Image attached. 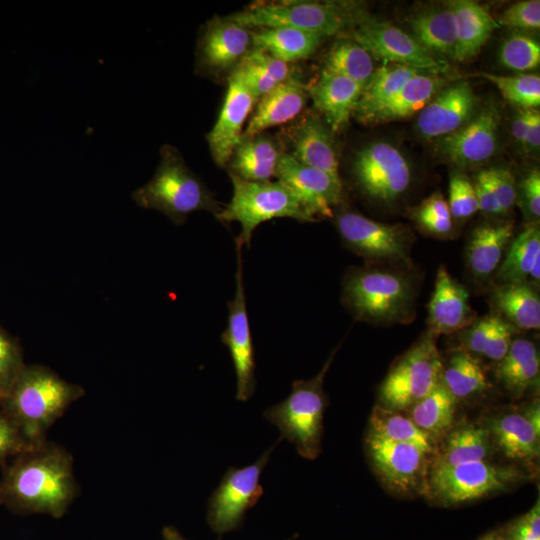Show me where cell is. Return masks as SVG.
I'll return each mask as SVG.
<instances>
[{
	"mask_svg": "<svg viewBox=\"0 0 540 540\" xmlns=\"http://www.w3.org/2000/svg\"><path fill=\"white\" fill-rule=\"evenodd\" d=\"M324 63V70L349 78L362 88L375 70L370 53L355 41L349 40L336 42Z\"/></svg>",
	"mask_w": 540,
	"mask_h": 540,
	"instance_id": "b9f144b4",
	"label": "cell"
},
{
	"mask_svg": "<svg viewBox=\"0 0 540 540\" xmlns=\"http://www.w3.org/2000/svg\"><path fill=\"white\" fill-rule=\"evenodd\" d=\"M368 435L386 441L413 444L431 456L437 450V443L421 431L408 415L383 405H377L373 409Z\"/></svg>",
	"mask_w": 540,
	"mask_h": 540,
	"instance_id": "f35d334b",
	"label": "cell"
},
{
	"mask_svg": "<svg viewBox=\"0 0 540 540\" xmlns=\"http://www.w3.org/2000/svg\"><path fill=\"white\" fill-rule=\"evenodd\" d=\"M515 328L497 313L488 314L463 330L464 350L500 361L508 351Z\"/></svg>",
	"mask_w": 540,
	"mask_h": 540,
	"instance_id": "d590c367",
	"label": "cell"
},
{
	"mask_svg": "<svg viewBox=\"0 0 540 540\" xmlns=\"http://www.w3.org/2000/svg\"><path fill=\"white\" fill-rule=\"evenodd\" d=\"M9 460L3 464L0 505L17 514L63 517L79 490L71 454L44 440Z\"/></svg>",
	"mask_w": 540,
	"mask_h": 540,
	"instance_id": "6da1fadb",
	"label": "cell"
},
{
	"mask_svg": "<svg viewBox=\"0 0 540 540\" xmlns=\"http://www.w3.org/2000/svg\"><path fill=\"white\" fill-rule=\"evenodd\" d=\"M282 153L268 136L242 137L228 162L230 173L248 181H270Z\"/></svg>",
	"mask_w": 540,
	"mask_h": 540,
	"instance_id": "f546056e",
	"label": "cell"
},
{
	"mask_svg": "<svg viewBox=\"0 0 540 540\" xmlns=\"http://www.w3.org/2000/svg\"><path fill=\"white\" fill-rule=\"evenodd\" d=\"M308 98L307 88L295 78L277 85L259 98L242 137L261 134L264 130L285 124L301 113Z\"/></svg>",
	"mask_w": 540,
	"mask_h": 540,
	"instance_id": "7402d4cb",
	"label": "cell"
},
{
	"mask_svg": "<svg viewBox=\"0 0 540 540\" xmlns=\"http://www.w3.org/2000/svg\"><path fill=\"white\" fill-rule=\"evenodd\" d=\"M227 90L218 118L207 134L213 160L225 167L243 135V126L257 101L235 67L228 77Z\"/></svg>",
	"mask_w": 540,
	"mask_h": 540,
	"instance_id": "e0dca14e",
	"label": "cell"
},
{
	"mask_svg": "<svg viewBox=\"0 0 540 540\" xmlns=\"http://www.w3.org/2000/svg\"><path fill=\"white\" fill-rule=\"evenodd\" d=\"M331 132L317 118L304 119L295 130L290 155L299 163L341 181L338 153Z\"/></svg>",
	"mask_w": 540,
	"mask_h": 540,
	"instance_id": "cb8c5ba5",
	"label": "cell"
},
{
	"mask_svg": "<svg viewBox=\"0 0 540 540\" xmlns=\"http://www.w3.org/2000/svg\"><path fill=\"white\" fill-rule=\"evenodd\" d=\"M529 112L530 109H521L518 108V111L515 115L512 133L518 144L525 148L528 121H529Z\"/></svg>",
	"mask_w": 540,
	"mask_h": 540,
	"instance_id": "9f6ffc18",
	"label": "cell"
},
{
	"mask_svg": "<svg viewBox=\"0 0 540 540\" xmlns=\"http://www.w3.org/2000/svg\"><path fill=\"white\" fill-rule=\"evenodd\" d=\"M489 173L501 214H506L517 198L514 177L508 169L502 167L489 168Z\"/></svg>",
	"mask_w": 540,
	"mask_h": 540,
	"instance_id": "681fc988",
	"label": "cell"
},
{
	"mask_svg": "<svg viewBox=\"0 0 540 540\" xmlns=\"http://www.w3.org/2000/svg\"><path fill=\"white\" fill-rule=\"evenodd\" d=\"M353 39L372 57L383 62L404 65L434 75L448 69L446 62L436 59L412 36L389 22L362 20L353 31Z\"/></svg>",
	"mask_w": 540,
	"mask_h": 540,
	"instance_id": "4fadbf2b",
	"label": "cell"
},
{
	"mask_svg": "<svg viewBox=\"0 0 540 540\" xmlns=\"http://www.w3.org/2000/svg\"><path fill=\"white\" fill-rule=\"evenodd\" d=\"M275 177L296 196L313 222L332 217L342 202L341 181L299 163L290 154L282 153Z\"/></svg>",
	"mask_w": 540,
	"mask_h": 540,
	"instance_id": "2e32d148",
	"label": "cell"
},
{
	"mask_svg": "<svg viewBox=\"0 0 540 540\" xmlns=\"http://www.w3.org/2000/svg\"><path fill=\"white\" fill-rule=\"evenodd\" d=\"M540 146V113L530 109L525 149L537 150Z\"/></svg>",
	"mask_w": 540,
	"mask_h": 540,
	"instance_id": "11a10c76",
	"label": "cell"
},
{
	"mask_svg": "<svg viewBox=\"0 0 540 540\" xmlns=\"http://www.w3.org/2000/svg\"><path fill=\"white\" fill-rule=\"evenodd\" d=\"M442 369L436 335L428 330L389 371L379 390L381 405L408 410L440 382Z\"/></svg>",
	"mask_w": 540,
	"mask_h": 540,
	"instance_id": "9c48e42d",
	"label": "cell"
},
{
	"mask_svg": "<svg viewBox=\"0 0 540 540\" xmlns=\"http://www.w3.org/2000/svg\"><path fill=\"white\" fill-rule=\"evenodd\" d=\"M366 449L370 462L383 483L399 494L424 492L428 456L420 447L382 440L367 434Z\"/></svg>",
	"mask_w": 540,
	"mask_h": 540,
	"instance_id": "5bb4252c",
	"label": "cell"
},
{
	"mask_svg": "<svg viewBox=\"0 0 540 540\" xmlns=\"http://www.w3.org/2000/svg\"><path fill=\"white\" fill-rule=\"evenodd\" d=\"M499 61L513 71L523 72L535 69L540 64V46L529 36L513 33L500 47Z\"/></svg>",
	"mask_w": 540,
	"mask_h": 540,
	"instance_id": "ee69618b",
	"label": "cell"
},
{
	"mask_svg": "<svg viewBox=\"0 0 540 540\" xmlns=\"http://www.w3.org/2000/svg\"><path fill=\"white\" fill-rule=\"evenodd\" d=\"M540 357L536 345L529 339H513L504 357L498 361L496 375L508 391L523 394L538 383Z\"/></svg>",
	"mask_w": 540,
	"mask_h": 540,
	"instance_id": "d6a6232c",
	"label": "cell"
},
{
	"mask_svg": "<svg viewBox=\"0 0 540 540\" xmlns=\"http://www.w3.org/2000/svg\"><path fill=\"white\" fill-rule=\"evenodd\" d=\"M162 540H188L175 527L165 526L162 530Z\"/></svg>",
	"mask_w": 540,
	"mask_h": 540,
	"instance_id": "91938a15",
	"label": "cell"
},
{
	"mask_svg": "<svg viewBox=\"0 0 540 540\" xmlns=\"http://www.w3.org/2000/svg\"><path fill=\"white\" fill-rule=\"evenodd\" d=\"M473 185L478 202V210L488 215H502L491 182L489 169L479 171Z\"/></svg>",
	"mask_w": 540,
	"mask_h": 540,
	"instance_id": "f5cc1de1",
	"label": "cell"
},
{
	"mask_svg": "<svg viewBox=\"0 0 540 540\" xmlns=\"http://www.w3.org/2000/svg\"><path fill=\"white\" fill-rule=\"evenodd\" d=\"M441 83L442 80L437 75L420 73L361 122H389L420 112L430 102Z\"/></svg>",
	"mask_w": 540,
	"mask_h": 540,
	"instance_id": "4dcf8cb0",
	"label": "cell"
},
{
	"mask_svg": "<svg viewBox=\"0 0 540 540\" xmlns=\"http://www.w3.org/2000/svg\"><path fill=\"white\" fill-rule=\"evenodd\" d=\"M362 87L349 78L323 70L308 95L332 132L341 130L354 113Z\"/></svg>",
	"mask_w": 540,
	"mask_h": 540,
	"instance_id": "603a6c76",
	"label": "cell"
},
{
	"mask_svg": "<svg viewBox=\"0 0 540 540\" xmlns=\"http://www.w3.org/2000/svg\"><path fill=\"white\" fill-rule=\"evenodd\" d=\"M513 236V223H484L471 233L466 247V263L472 275L486 280L496 274Z\"/></svg>",
	"mask_w": 540,
	"mask_h": 540,
	"instance_id": "d4e9b609",
	"label": "cell"
},
{
	"mask_svg": "<svg viewBox=\"0 0 540 540\" xmlns=\"http://www.w3.org/2000/svg\"><path fill=\"white\" fill-rule=\"evenodd\" d=\"M251 32L226 18L208 22L199 45V62L210 70L236 66L250 50Z\"/></svg>",
	"mask_w": 540,
	"mask_h": 540,
	"instance_id": "44dd1931",
	"label": "cell"
},
{
	"mask_svg": "<svg viewBox=\"0 0 540 540\" xmlns=\"http://www.w3.org/2000/svg\"><path fill=\"white\" fill-rule=\"evenodd\" d=\"M322 38L290 27L258 28L251 32L253 48L262 49L288 64L312 55Z\"/></svg>",
	"mask_w": 540,
	"mask_h": 540,
	"instance_id": "836d02e7",
	"label": "cell"
},
{
	"mask_svg": "<svg viewBox=\"0 0 540 540\" xmlns=\"http://www.w3.org/2000/svg\"><path fill=\"white\" fill-rule=\"evenodd\" d=\"M161 160L153 177L132 192L134 202L145 209L157 210L176 225L189 214L206 210L217 215L222 207L202 180L190 170L181 153L171 145L160 149Z\"/></svg>",
	"mask_w": 540,
	"mask_h": 540,
	"instance_id": "277c9868",
	"label": "cell"
},
{
	"mask_svg": "<svg viewBox=\"0 0 540 540\" xmlns=\"http://www.w3.org/2000/svg\"><path fill=\"white\" fill-rule=\"evenodd\" d=\"M521 413L532 425L535 431L540 434V408L538 402L529 404Z\"/></svg>",
	"mask_w": 540,
	"mask_h": 540,
	"instance_id": "6f0895ef",
	"label": "cell"
},
{
	"mask_svg": "<svg viewBox=\"0 0 540 540\" xmlns=\"http://www.w3.org/2000/svg\"><path fill=\"white\" fill-rule=\"evenodd\" d=\"M25 365L19 341L0 325V401Z\"/></svg>",
	"mask_w": 540,
	"mask_h": 540,
	"instance_id": "bcb514c9",
	"label": "cell"
},
{
	"mask_svg": "<svg viewBox=\"0 0 540 540\" xmlns=\"http://www.w3.org/2000/svg\"><path fill=\"white\" fill-rule=\"evenodd\" d=\"M492 305L498 315L514 328L536 330L540 327V298L526 282L500 284L492 293Z\"/></svg>",
	"mask_w": 540,
	"mask_h": 540,
	"instance_id": "1f68e13d",
	"label": "cell"
},
{
	"mask_svg": "<svg viewBox=\"0 0 540 540\" xmlns=\"http://www.w3.org/2000/svg\"><path fill=\"white\" fill-rule=\"evenodd\" d=\"M344 244L374 265L400 266L411 261L412 235L399 224H386L355 212H343L336 218Z\"/></svg>",
	"mask_w": 540,
	"mask_h": 540,
	"instance_id": "30bf717a",
	"label": "cell"
},
{
	"mask_svg": "<svg viewBox=\"0 0 540 540\" xmlns=\"http://www.w3.org/2000/svg\"><path fill=\"white\" fill-rule=\"evenodd\" d=\"M233 185L230 202L215 216L221 222H238L240 244L250 245L257 226L274 218L288 217L313 222L296 196L281 182L248 181L229 172Z\"/></svg>",
	"mask_w": 540,
	"mask_h": 540,
	"instance_id": "52a82bcc",
	"label": "cell"
},
{
	"mask_svg": "<svg viewBox=\"0 0 540 540\" xmlns=\"http://www.w3.org/2000/svg\"><path fill=\"white\" fill-rule=\"evenodd\" d=\"M521 194L527 213L534 219L540 216V172L532 170L521 183Z\"/></svg>",
	"mask_w": 540,
	"mask_h": 540,
	"instance_id": "db71d44e",
	"label": "cell"
},
{
	"mask_svg": "<svg viewBox=\"0 0 540 540\" xmlns=\"http://www.w3.org/2000/svg\"><path fill=\"white\" fill-rule=\"evenodd\" d=\"M500 115L487 107L455 132L442 137L438 150L450 162L461 167L489 160L497 149Z\"/></svg>",
	"mask_w": 540,
	"mask_h": 540,
	"instance_id": "ac0fdd59",
	"label": "cell"
},
{
	"mask_svg": "<svg viewBox=\"0 0 540 540\" xmlns=\"http://www.w3.org/2000/svg\"><path fill=\"white\" fill-rule=\"evenodd\" d=\"M440 381L456 401L481 394L490 387L480 362L464 349L454 352L443 365Z\"/></svg>",
	"mask_w": 540,
	"mask_h": 540,
	"instance_id": "60d3db41",
	"label": "cell"
},
{
	"mask_svg": "<svg viewBox=\"0 0 540 540\" xmlns=\"http://www.w3.org/2000/svg\"><path fill=\"white\" fill-rule=\"evenodd\" d=\"M420 73L422 72L404 65L383 62L374 70L362 89L354 111L357 119L362 121Z\"/></svg>",
	"mask_w": 540,
	"mask_h": 540,
	"instance_id": "8d00e7d4",
	"label": "cell"
},
{
	"mask_svg": "<svg viewBox=\"0 0 540 540\" xmlns=\"http://www.w3.org/2000/svg\"><path fill=\"white\" fill-rule=\"evenodd\" d=\"M11 420L0 411V464L31 447Z\"/></svg>",
	"mask_w": 540,
	"mask_h": 540,
	"instance_id": "f907efd6",
	"label": "cell"
},
{
	"mask_svg": "<svg viewBox=\"0 0 540 540\" xmlns=\"http://www.w3.org/2000/svg\"><path fill=\"white\" fill-rule=\"evenodd\" d=\"M416 296V283L398 266L354 267L343 282L344 305L357 320L371 324L411 322Z\"/></svg>",
	"mask_w": 540,
	"mask_h": 540,
	"instance_id": "3957f363",
	"label": "cell"
},
{
	"mask_svg": "<svg viewBox=\"0 0 540 540\" xmlns=\"http://www.w3.org/2000/svg\"><path fill=\"white\" fill-rule=\"evenodd\" d=\"M477 540H509L506 528H495L480 536Z\"/></svg>",
	"mask_w": 540,
	"mask_h": 540,
	"instance_id": "680465c9",
	"label": "cell"
},
{
	"mask_svg": "<svg viewBox=\"0 0 540 540\" xmlns=\"http://www.w3.org/2000/svg\"><path fill=\"white\" fill-rule=\"evenodd\" d=\"M493 447L487 426L473 423L461 425L445 435L429 465L455 466L489 461Z\"/></svg>",
	"mask_w": 540,
	"mask_h": 540,
	"instance_id": "4316f807",
	"label": "cell"
},
{
	"mask_svg": "<svg viewBox=\"0 0 540 540\" xmlns=\"http://www.w3.org/2000/svg\"><path fill=\"white\" fill-rule=\"evenodd\" d=\"M227 18L246 28L290 27L322 37L333 36L362 21L354 4L335 1L253 4Z\"/></svg>",
	"mask_w": 540,
	"mask_h": 540,
	"instance_id": "5b68a950",
	"label": "cell"
},
{
	"mask_svg": "<svg viewBox=\"0 0 540 540\" xmlns=\"http://www.w3.org/2000/svg\"><path fill=\"white\" fill-rule=\"evenodd\" d=\"M493 445L502 454L521 462H533L539 457L538 434L521 412H510L494 417L489 425Z\"/></svg>",
	"mask_w": 540,
	"mask_h": 540,
	"instance_id": "f1b7e54d",
	"label": "cell"
},
{
	"mask_svg": "<svg viewBox=\"0 0 540 540\" xmlns=\"http://www.w3.org/2000/svg\"><path fill=\"white\" fill-rule=\"evenodd\" d=\"M477 76L492 82L502 96L521 109H536L540 104V77L534 74L503 76L478 73Z\"/></svg>",
	"mask_w": 540,
	"mask_h": 540,
	"instance_id": "7bdbcfd3",
	"label": "cell"
},
{
	"mask_svg": "<svg viewBox=\"0 0 540 540\" xmlns=\"http://www.w3.org/2000/svg\"><path fill=\"white\" fill-rule=\"evenodd\" d=\"M508 28L536 30L540 27V1L524 0L511 5L497 21Z\"/></svg>",
	"mask_w": 540,
	"mask_h": 540,
	"instance_id": "c3c4849f",
	"label": "cell"
},
{
	"mask_svg": "<svg viewBox=\"0 0 540 540\" xmlns=\"http://www.w3.org/2000/svg\"><path fill=\"white\" fill-rule=\"evenodd\" d=\"M509 540H540L539 499L525 514L505 526Z\"/></svg>",
	"mask_w": 540,
	"mask_h": 540,
	"instance_id": "816d5d0a",
	"label": "cell"
},
{
	"mask_svg": "<svg viewBox=\"0 0 540 540\" xmlns=\"http://www.w3.org/2000/svg\"><path fill=\"white\" fill-rule=\"evenodd\" d=\"M275 445L249 466L228 468L208 500L206 520L214 532L222 535L239 528L246 512L261 498L260 477Z\"/></svg>",
	"mask_w": 540,
	"mask_h": 540,
	"instance_id": "8fae6325",
	"label": "cell"
},
{
	"mask_svg": "<svg viewBox=\"0 0 540 540\" xmlns=\"http://www.w3.org/2000/svg\"><path fill=\"white\" fill-rule=\"evenodd\" d=\"M84 394L81 386L67 382L46 366L25 365L0 401V411L30 445H35L46 440L49 428Z\"/></svg>",
	"mask_w": 540,
	"mask_h": 540,
	"instance_id": "7a4b0ae2",
	"label": "cell"
},
{
	"mask_svg": "<svg viewBox=\"0 0 540 540\" xmlns=\"http://www.w3.org/2000/svg\"><path fill=\"white\" fill-rule=\"evenodd\" d=\"M500 284L526 282L536 285L540 280V230L529 224L514 239L495 274Z\"/></svg>",
	"mask_w": 540,
	"mask_h": 540,
	"instance_id": "83f0119b",
	"label": "cell"
},
{
	"mask_svg": "<svg viewBox=\"0 0 540 540\" xmlns=\"http://www.w3.org/2000/svg\"><path fill=\"white\" fill-rule=\"evenodd\" d=\"M235 67L257 100L292 78L288 63L258 48L250 49Z\"/></svg>",
	"mask_w": 540,
	"mask_h": 540,
	"instance_id": "ab89813d",
	"label": "cell"
},
{
	"mask_svg": "<svg viewBox=\"0 0 540 540\" xmlns=\"http://www.w3.org/2000/svg\"><path fill=\"white\" fill-rule=\"evenodd\" d=\"M236 245L238 253L236 290L234 298L228 303V324L221 335V340L228 347L233 361L237 386L236 399L247 401L253 395L256 386L255 352L242 278V244L236 241Z\"/></svg>",
	"mask_w": 540,
	"mask_h": 540,
	"instance_id": "9a60e30c",
	"label": "cell"
},
{
	"mask_svg": "<svg viewBox=\"0 0 540 540\" xmlns=\"http://www.w3.org/2000/svg\"><path fill=\"white\" fill-rule=\"evenodd\" d=\"M524 478L517 467L490 461L429 465L424 493L441 505H457L504 491Z\"/></svg>",
	"mask_w": 540,
	"mask_h": 540,
	"instance_id": "ba28073f",
	"label": "cell"
},
{
	"mask_svg": "<svg viewBox=\"0 0 540 540\" xmlns=\"http://www.w3.org/2000/svg\"><path fill=\"white\" fill-rule=\"evenodd\" d=\"M414 39L431 54L453 57L456 46V24L448 3L421 11L410 20Z\"/></svg>",
	"mask_w": 540,
	"mask_h": 540,
	"instance_id": "e575fe53",
	"label": "cell"
},
{
	"mask_svg": "<svg viewBox=\"0 0 540 540\" xmlns=\"http://www.w3.org/2000/svg\"><path fill=\"white\" fill-rule=\"evenodd\" d=\"M333 356L314 378L294 381L289 395L263 413L280 430V438L293 443L299 455L307 459H315L321 452L323 416L328 405L323 379Z\"/></svg>",
	"mask_w": 540,
	"mask_h": 540,
	"instance_id": "8992f818",
	"label": "cell"
},
{
	"mask_svg": "<svg viewBox=\"0 0 540 540\" xmlns=\"http://www.w3.org/2000/svg\"><path fill=\"white\" fill-rule=\"evenodd\" d=\"M475 319L468 291L444 266H440L428 304V330L436 336L459 332L469 327Z\"/></svg>",
	"mask_w": 540,
	"mask_h": 540,
	"instance_id": "ffe728a7",
	"label": "cell"
},
{
	"mask_svg": "<svg viewBox=\"0 0 540 540\" xmlns=\"http://www.w3.org/2000/svg\"><path fill=\"white\" fill-rule=\"evenodd\" d=\"M477 101L467 81L454 83L431 99L419 112V133L426 138H436L455 132L472 118Z\"/></svg>",
	"mask_w": 540,
	"mask_h": 540,
	"instance_id": "d6986e66",
	"label": "cell"
},
{
	"mask_svg": "<svg viewBox=\"0 0 540 540\" xmlns=\"http://www.w3.org/2000/svg\"><path fill=\"white\" fill-rule=\"evenodd\" d=\"M449 4L456 24V46L452 58L465 62L480 52L492 32L500 25L487 9L477 2L456 0Z\"/></svg>",
	"mask_w": 540,
	"mask_h": 540,
	"instance_id": "484cf974",
	"label": "cell"
},
{
	"mask_svg": "<svg viewBox=\"0 0 540 540\" xmlns=\"http://www.w3.org/2000/svg\"><path fill=\"white\" fill-rule=\"evenodd\" d=\"M451 216L465 219L478 211V202L473 183L460 173H453L449 181V200Z\"/></svg>",
	"mask_w": 540,
	"mask_h": 540,
	"instance_id": "7dc6e473",
	"label": "cell"
},
{
	"mask_svg": "<svg viewBox=\"0 0 540 540\" xmlns=\"http://www.w3.org/2000/svg\"><path fill=\"white\" fill-rule=\"evenodd\" d=\"M456 400L440 381L434 389L409 408V418L436 443L453 428Z\"/></svg>",
	"mask_w": 540,
	"mask_h": 540,
	"instance_id": "74e56055",
	"label": "cell"
},
{
	"mask_svg": "<svg viewBox=\"0 0 540 540\" xmlns=\"http://www.w3.org/2000/svg\"><path fill=\"white\" fill-rule=\"evenodd\" d=\"M412 217L425 232L434 236H447L453 228L448 202L441 193L425 199L413 210Z\"/></svg>",
	"mask_w": 540,
	"mask_h": 540,
	"instance_id": "f6af8a7d",
	"label": "cell"
},
{
	"mask_svg": "<svg viewBox=\"0 0 540 540\" xmlns=\"http://www.w3.org/2000/svg\"><path fill=\"white\" fill-rule=\"evenodd\" d=\"M353 174L366 196L384 204L399 199L411 182L408 162L386 142H373L360 150L354 159Z\"/></svg>",
	"mask_w": 540,
	"mask_h": 540,
	"instance_id": "7c38bea8",
	"label": "cell"
}]
</instances>
